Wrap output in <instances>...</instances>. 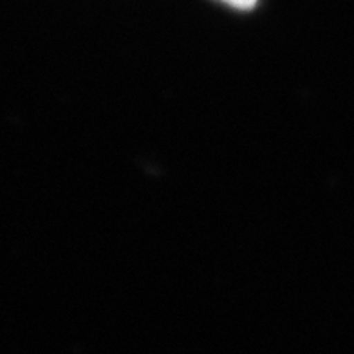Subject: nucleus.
<instances>
[{
    "instance_id": "nucleus-1",
    "label": "nucleus",
    "mask_w": 354,
    "mask_h": 354,
    "mask_svg": "<svg viewBox=\"0 0 354 354\" xmlns=\"http://www.w3.org/2000/svg\"><path fill=\"white\" fill-rule=\"evenodd\" d=\"M224 4L232 6L235 10H241V11H246V10H252L255 8L257 0H223Z\"/></svg>"
}]
</instances>
